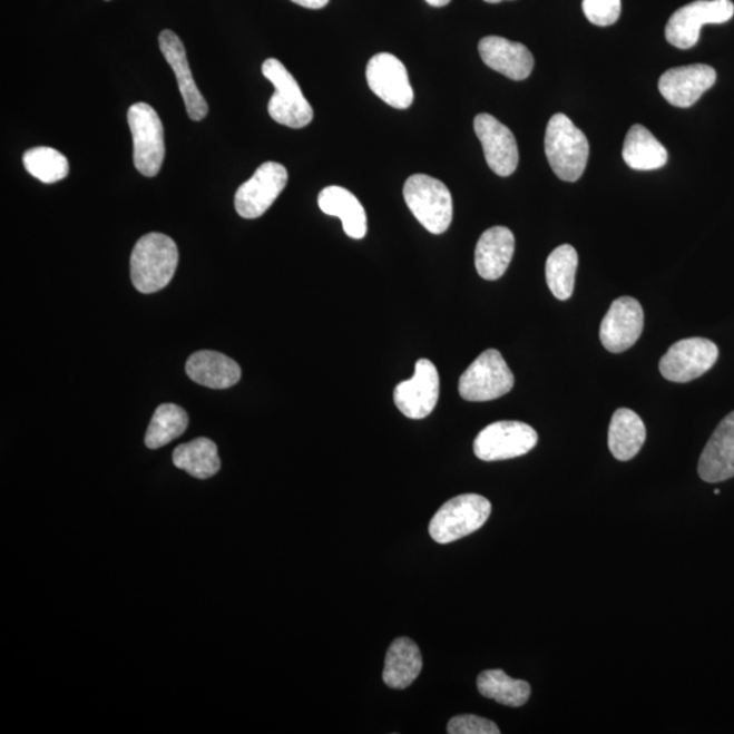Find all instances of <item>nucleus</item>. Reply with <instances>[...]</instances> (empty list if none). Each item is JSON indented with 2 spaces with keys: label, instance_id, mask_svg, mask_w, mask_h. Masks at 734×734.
<instances>
[{
  "label": "nucleus",
  "instance_id": "a878e982",
  "mask_svg": "<svg viewBox=\"0 0 734 734\" xmlns=\"http://www.w3.org/2000/svg\"><path fill=\"white\" fill-rule=\"evenodd\" d=\"M173 464L196 479L213 478L221 470L218 448L208 438H197L175 449Z\"/></svg>",
  "mask_w": 734,
  "mask_h": 734
},
{
  "label": "nucleus",
  "instance_id": "c9c22d12",
  "mask_svg": "<svg viewBox=\"0 0 734 734\" xmlns=\"http://www.w3.org/2000/svg\"><path fill=\"white\" fill-rule=\"evenodd\" d=\"M715 496H720L721 491L720 490H714Z\"/></svg>",
  "mask_w": 734,
  "mask_h": 734
},
{
  "label": "nucleus",
  "instance_id": "ddd939ff",
  "mask_svg": "<svg viewBox=\"0 0 734 734\" xmlns=\"http://www.w3.org/2000/svg\"><path fill=\"white\" fill-rule=\"evenodd\" d=\"M366 79L369 88L385 104L397 109L411 107L413 90L409 72L394 55L382 52L370 59Z\"/></svg>",
  "mask_w": 734,
  "mask_h": 734
},
{
  "label": "nucleus",
  "instance_id": "9b49d317",
  "mask_svg": "<svg viewBox=\"0 0 734 734\" xmlns=\"http://www.w3.org/2000/svg\"><path fill=\"white\" fill-rule=\"evenodd\" d=\"M288 175L285 166L277 163H265L255 172L248 182L237 189L234 197L239 217L256 219L262 217L274 205L282 190L285 189Z\"/></svg>",
  "mask_w": 734,
  "mask_h": 734
},
{
  "label": "nucleus",
  "instance_id": "a211bd4d",
  "mask_svg": "<svg viewBox=\"0 0 734 734\" xmlns=\"http://www.w3.org/2000/svg\"><path fill=\"white\" fill-rule=\"evenodd\" d=\"M479 53L486 66L513 81H523L532 74L534 55L521 42L487 36L479 42Z\"/></svg>",
  "mask_w": 734,
  "mask_h": 734
},
{
  "label": "nucleus",
  "instance_id": "4468645a",
  "mask_svg": "<svg viewBox=\"0 0 734 734\" xmlns=\"http://www.w3.org/2000/svg\"><path fill=\"white\" fill-rule=\"evenodd\" d=\"M644 331V310L633 297L613 302L600 326V341L609 353L619 354L632 349Z\"/></svg>",
  "mask_w": 734,
  "mask_h": 734
},
{
  "label": "nucleus",
  "instance_id": "f03ea898",
  "mask_svg": "<svg viewBox=\"0 0 734 734\" xmlns=\"http://www.w3.org/2000/svg\"><path fill=\"white\" fill-rule=\"evenodd\" d=\"M545 149L551 169L560 180L578 182L589 158L585 134L564 114L554 115L546 129Z\"/></svg>",
  "mask_w": 734,
  "mask_h": 734
},
{
  "label": "nucleus",
  "instance_id": "2eb2a0df",
  "mask_svg": "<svg viewBox=\"0 0 734 734\" xmlns=\"http://www.w3.org/2000/svg\"><path fill=\"white\" fill-rule=\"evenodd\" d=\"M473 128L490 169L501 177L513 175L520 158L513 133L489 114L474 117Z\"/></svg>",
  "mask_w": 734,
  "mask_h": 734
},
{
  "label": "nucleus",
  "instance_id": "aec40b11",
  "mask_svg": "<svg viewBox=\"0 0 734 734\" xmlns=\"http://www.w3.org/2000/svg\"><path fill=\"white\" fill-rule=\"evenodd\" d=\"M515 234L508 227L493 226L479 238L474 265L486 281H497L508 270L515 255Z\"/></svg>",
  "mask_w": 734,
  "mask_h": 734
},
{
  "label": "nucleus",
  "instance_id": "dca6fc26",
  "mask_svg": "<svg viewBox=\"0 0 734 734\" xmlns=\"http://www.w3.org/2000/svg\"><path fill=\"white\" fill-rule=\"evenodd\" d=\"M717 81V72L707 65L676 67L663 74L658 89L666 101L677 108H689L699 100L703 92L712 89Z\"/></svg>",
  "mask_w": 734,
  "mask_h": 734
},
{
  "label": "nucleus",
  "instance_id": "6e6552de",
  "mask_svg": "<svg viewBox=\"0 0 734 734\" xmlns=\"http://www.w3.org/2000/svg\"><path fill=\"white\" fill-rule=\"evenodd\" d=\"M733 16L732 0H696L672 14L665 28L666 40L676 48H693L699 41L703 25L725 23Z\"/></svg>",
  "mask_w": 734,
  "mask_h": 734
},
{
  "label": "nucleus",
  "instance_id": "20e7f679",
  "mask_svg": "<svg viewBox=\"0 0 734 734\" xmlns=\"http://www.w3.org/2000/svg\"><path fill=\"white\" fill-rule=\"evenodd\" d=\"M491 515L489 499L478 493H462L450 499L431 518L429 532L440 545L458 541L477 532Z\"/></svg>",
  "mask_w": 734,
  "mask_h": 734
},
{
  "label": "nucleus",
  "instance_id": "473e14b6",
  "mask_svg": "<svg viewBox=\"0 0 734 734\" xmlns=\"http://www.w3.org/2000/svg\"><path fill=\"white\" fill-rule=\"evenodd\" d=\"M292 2L302 6V8L317 10L325 8L330 0H292Z\"/></svg>",
  "mask_w": 734,
  "mask_h": 734
},
{
  "label": "nucleus",
  "instance_id": "c85d7f7f",
  "mask_svg": "<svg viewBox=\"0 0 734 734\" xmlns=\"http://www.w3.org/2000/svg\"><path fill=\"white\" fill-rule=\"evenodd\" d=\"M189 419L182 407L166 403L159 405L147 429L145 442L149 449H159L175 441L187 430Z\"/></svg>",
  "mask_w": 734,
  "mask_h": 734
},
{
  "label": "nucleus",
  "instance_id": "c756f323",
  "mask_svg": "<svg viewBox=\"0 0 734 734\" xmlns=\"http://www.w3.org/2000/svg\"><path fill=\"white\" fill-rule=\"evenodd\" d=\"M23 165L30 175L45 184H53L69 175L67 158L52 147H35L23 154Z\"/></svg>",
  "mask_w": 734,
  "mask_h": 734
},
{
  "label": "nucleus",
  "instance_id": "f704fd0d",
  "mask_svg": "<svg viewBox=\"0 0 734 734\" xmlns=\"http://www.w3.org/2000/svg\"><path fill=\"white\" fill-rule=\"evenodd\" d=\"M485 2L496 4L503 2V0H485Z\"/></svg>",
  "mask_w": 734,
  "mask_h": 734
},
{
  "label": "nucleus",
  "instance_id": "0eeeda50",
  "mask_svg": "<svg viewBox=\"0 0 734 734\" xmlns=\"http://www.w3.org/2000/svg\"><path fill=\"white\" fill-rule=\"evenodd\" d=\"M128 126L134 140V165L146 177L157 176L165 158L162 119L149 104L137 102L128 109Z\"/></svg>",
  "mask_w": 734,
  "mask_h": 734
},
{
  "label": "nucleus",
  "instance_id": "5701e85b",
  "mask_svg": "<svg viewBox=\"0 0 734 734\" xmlns=\"http://www.w3.org/2000/svg\"><path fill=\"white\" fill-rule=\"evenodd\" d=\"M422 666V654L418 645L410 638H398L386 652L382 678L388 687L409 688L421 675Z\"/></svg>",
  "mask_w": 734,
  "mask_h": 734
},
{
  "label": "nucleus",
  "instance_id": "6ab92c4d",
  "mask_svg": "<svg viewBox=\"0 0 734 734\" xmlns=\"http://www.w3.org/2000/svg\"><path fill=\"white\" fill-rule=\"evenodd\" d=\"M698 473L706 483L734 478V411L723 419L703 449Z\"/></svg>",
  "mask_w": 734,
  "mask_h": 734
},
{
  "label": "nucleus",
  "instance_id": "393cba45",
  "mask_svg": "<svg viewBox=\"0 0 734 734\" xmlns=\"http://www.w3.org/2000/svg\"><path fill=\"white\" fill-rule=\"evenodd\" d=\"M623 159L634 170H656L668 163V151L649 129L635 125L623 145Z\"/></svg>",
  "mask_w": 734,
  "mask_h": 734
},
{
  "label": "nucleus",
  "instance_id": "39448f33",
  "mask_svg": "<svg viewBox=\"0 0 734 734\" xmlns=\"http://www.w3.org/2000/svg\"><path fill=\"white\" fill-rule=\"evenodd\" d=\"M263 76L275 86L268 102V114L276 123L290 128H304L313 120V108L300 85L277 59H267L262 67Z\"/></svg>",
  "mask_w": 734,
  "mask_h": 734
},
{
  "label": "nucleus",
  "instance_id": "bb28decb",
  "mask_svg": "<svg viewBox=\"0 0 734 734\" xmlns=\"http://www.w3.org/2000/svg\"><path fill=\"white\" fill-rule=\"evenodd\" d=\"M478 689L485 698L509 707L526 705L530 696L529 683L516 681L501 669L482 672L478 677Z\"/></svg>",
  "mask_w": 734,
  "mask_h": 734
},
{
  "label": "nucleus",
  "instance_id": "2f4dec72",
  "mask_svg": "<svg viewBox=\"0 0 734 734\" xmlns=\"http://www.w3.org/2000/svg\"><path fill=\"white\" fill-rule=\"evenodd\" d=\"M449 734H499V727L492 721L478 717V715H458L449 721Z\"/></svg>",
  "mask_w": 734,
  "mask_h": 734
},
{
  "label": "nucleus",
  "instance_id": "7ed1b4c3",
  "mask_svg": "<svg viewBox=\"0 0 734 734\" xmlns=\"http://www.w3.org/2000/svg\"><path fill=\"white\" fill-rule=\"evenodd\" d=\"M404 200L425 231L442 234L453 219V199L447 185L434 177L413 175L404 184Z\"/></svg>",
  "mask_w": 734,
  "mask_h": 734
},
{
  "label": "nucleus",
  "instance_id": "72a5a7b5",
  "mask_svg": "<svg viewBox=\"0 0 734 734\" xmlns=\"http://www.w3.org/2000/svg\"><path fill=\"white\" fill-rule=\"evenodd\" d=\"M430 6H434V8H443V6H448L450 3V0H425Z\"/></svg>",
  "mask_w": 734,
  "mask_h": 734
},
{
  "label": "nucleus",
  "instance_id": "1a4fd4ad",
  "mask_svg": "<svg viewBox=\"0 0 734 734\" xmlns=\"http://www.w3.org/2000/svg\"><path fill=\"white\" fill-rule=\"evenodd\" d=\"M538 441V433L527 423L496 422L480 431L473 442V452L483 461L516 459L529 453Z\"/></svg>",
  "mask_w": 734,
  "mask_h": 734
},
{
  "label": "nucleus",
  "instance_id": "b1692460",
  "mask_svg": "<svg viewBox=\"0 0 734 734\" xmlns=\"http://www.w3.org/2000/svg\"><path fill=\"white\" fill-rule=\"evenodd\" d=\"M645 441L646 428L643 419L633 410H616L608 430V447L614 458L619 461L634 459Z\"/></svg>",
  "mask_w": 734,
  "mask_h": 734
},
{
  "label": "nucleus",
  "instance_id": "4be33fe9",
  "mask_svg": "<svg viewBox=\"0 0 734 734\" xmlns=\"http://www.w3.org/2000/svg\"><path fill=\"white\" fill-rule=\"evenodd\" d=\"M319 207L326 215L342 221L343 231L349 237L361 239L368 233V217L365 208L350 190L332 185L319 195Z\"/></svg>",
  "mask_w": 734,
  "mask_h": 734
},
{
  "label": "nucleus",
  "instance_id": "7c9ffc66",
  "mask_svg": "<svg viewBox=\"0 0 734 734\" xmlns=\"http://www.w3.org/2000/svg\"><path fill=\"white\" fill-rule=\"evenodd\" d=\"M583 10L589 22L597 27H609L619 20L622 0H584Z\"/></svg>",
  "mask_w": 734,
  "mask_h": 734
},
{
  "label": "nucleus",
  "instance_id": "412c9836",
  "mask_svg": "<svg viewBox=\"0 0 734 734\" xmlns=\"http://www.w3.org/2000/svg\"><path fill=\"white\" fill-rule=\"evenodd\" d=\"M188 378L212 390H227L242 379V369L232 358L217 351H199L189 356L187 362Z\"/></svg>",
  "mask_w": 734,
  "mask_h": 734
},
{
  "label": "nucleus",
  "instance_id": "9d476101",
  "mask_svg": "<svg viewBox=\"0 0 734 734\" xmlns=\"http://www.w3.org/2000/svg\"><path fill=\"white\" fill-rule=\"evenodd\" d=\"M718 348L705 337H689L672 344L659 361V372L672 382H689L702 378L718 360Z\"/></svg>",
  "mask_w": 734,
  "mask_h": 734
},
{
  "label": "nucleus",
  "instance_id": "f8f14e48",
  "mask_svg": "<svg viewBox=\"0 0 734 734\" xmlns=\"http://www.w3.org/2000/svg\"><path fill=\"white\" fill-rule=\"evenodd\" d=\"M440 398V374L434 363L419 360L412 379L400 382L393 399L399 411L410 419H424L435 409Z\"/></svg>",
  "mask_w": 734,
  "mask_h": 734
},
{
  "label": "nucleus",
  "instance_id": "423d86ee",
  "mask_svg": "<svg viewBox=\"0 0 734 734\" xmlns=\"http://www.w3.org/2000/svg\"><path fill=\"white\" fill-rule=\"evenodd\" d=\"M515 386V375L498 350H486L462 373L460 397L467 402H491Z\"/></svg>",
  "mask_w": 734,
  "mask_h": 734
},
{
  "label": "nucleus",
  "instance_id": "f257e3e1",
  "mask_svg": "<svg viewBox=\"0 0 734 734\" xmlns=\"http://www.w3.org/2000/svg\"><path fill=\"white\" fill-rule=\"evenodd\" d=\"M178 264V249L173 239L162 233H150L134 246L131 280L141 294H153L169 285Z\"/></svg>",
  "mask_w": 734,
  "mask_h": 734
},
{
  "label": "nucleus",
  "instance_id": "cd10ccee",
  "mask_svg": "<svg viewBox=\"0 0 734 734\" xmlns=\"http://www.w3.org/2000/svg\"><path fill=\"white\" fill-rule=\"evenodd\" d=\"M578 267V253L571 245L558 246L546 263V280L555 299L567 301L574 292Z\"/></svg>",
  "mask_w": 734,
  "mask_h": 734
},
{
  "label": "nucleus",
  "instance_id": "f3484780",
  "mask_svg": "<svg viewBox=\"0 0 734 734\" xmlns=\"http://www.w3.org/2000/svg\"><path fill=\"white\" fill-rule=\"evenodd\" d=\"M159 48H162L164 58L175 72L178 90L182 92L188 116L194 121L206 119L208 105L195 84L180 37L173 33L172 30H164L159 35Z\"/></svg>",
  "mask_w": 734,
  "mask_h": 734
}]
</instances>
